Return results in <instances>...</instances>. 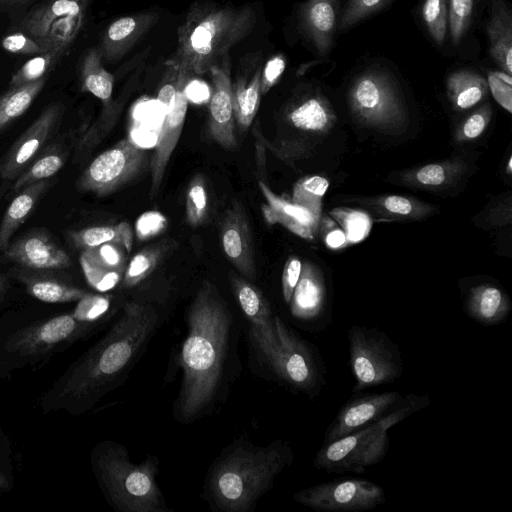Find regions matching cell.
Wrapping results in <instances>:
<instances>
[{"label": "cell", "instance_id": "1", "mask_svg": "<svg viewBox=\"0 0 512 512\" xmlns=\"http://www.w3.org/2000/svg\"><path fill=\"white\" fill-rule=\"evenodd\" d=\"M187 334L179 353L182 384L174 416L191 423L209 413L220 399L231 352L234 318L210 281H203L187 312Z\"/></svg>", "mask_w": 512, "mask_h": 512}, {"label": "cell", "instance_id": "2", "mask_svg": "<svg viewBox=\"0 0 512 512\" xmlns=\"http://www.w3.org/2000/svg\"><path fill=\"white\" fill-rule=\"evenodd\" d=\"M161 320L159 309L152 304L127 300L121 317L69 375L61 395L92 406L124 379Z\"/></svg>", "mask_w": 512, "mask_h": 512}, {"label": "cell", "instance_id": "3", "mask_svg": "<svg viewBox=\"0 0 512 512\" xmlns=\"http://www.w3.org/2000/svg\"><path fill=\"white\" fill-rule=\"evenodd\" d=\"M293 460L292 448L281 439L265 446L245 440L234 442L211 465L204 499L219 511L250 512Z\"/></svg>", "mask_w": 512, "mask_h": 512}, {"label": "cell", "instance_id": "4", "mask_svg": "<svg viewBox=\"0 0 512 512\" xmlns=\"http://www.w3.org/2000/svg\"><path fill=\"white\" fill-rule=\"evenodd\" d=\"M255 25L251 6L195 2L178 28L177 49L171 58L190 76L208 73Z\"/></svg>", "mask_w": 512, "mask_h": 512}, {"label": "cell", "instance_id": "5", "mask_svg": "<svg viewBox=\"0 0 512 512\" xmlns=\"http://www.w3.org/2000/svg\"><path fill=\"white\" fill-rule=\"evenodd\" d=\"M93 468L113 508L120 512H170L157 483L158 458L130 461L123 445L105 441L95 447Z\"/></svg>", "mask_w": 512, "mask_h": 512}, {"label": "cell", "instance_id": "6", "mask_svg": "<svg viewBox=\"0 0 512 512\" xmlns=\"http://www.w3.org/2000/svg\"><path fill=\"white\" fill-rule=\"evenodd\" d=\"M428 395L409 394L407 401L383 419L329 443L316 453L312 465L327 473H363L381 462L389 450L388 430L427 407Z\"/></svg>", "mask_w": 512, "mask_h": 512}, {"label": "cell", "instance_id": "7", "mask_svg": "<svg viewBox=\"0 0 512 512\" xmlns=\"http://www.w3.org/2000/svg\"><path fill=\"white\" fill-rule=\"evenodd\" d=\"M347 338L354 393L393 383L401 377V352L385 332L376 327L352 325Z\"/></svg>", "mask_w": 512, "mask_h": 512}, {"label": "cell", "instance_id": "8", "mask_svg": "<svg viewBox=\"0 0 512 512\" xmlns=\"http://www.w3.org/2000/svg\"><path fill=\"white\" fill-rule=\"evenodd\" d=\"M279 345L268 362L291 390L314 399L326 384V369L317 348L275 316Z\"/></svg>", "mask_w": 512, "mask_h": 512}, {"label": "cell", "instance_id": "9", "mask_svg": "<svg viewBox=\"0 0 512 512\" xmlns=\"http://www.w3.org/2000/svg\"><path fill=\"white\" fill-rule=\"evenodd\" d=\"M348 101L354 118L365 126L396 129L406 123L403 100L388 75L367 71L351 85Z\"/></svg>", "mask_w": 512, "mask_h": 512}, {"label": "cell", "instance_id": "10", "mask_svg": "<svg viewBox=\"0 0 512 512\" xmlns=\"http://www.w3.org/2000/svg\"><path fill=\"white\" fill-rule=\"evenodd\" d=\"M151 157L130 137L99 154L76 182L81 192L106 196L138 178L150 168Z\"/></svg>", "mask_w": 512, "mask_h": 512}, {"label": "cell", "instance_id": "11", "mask_svg": "<svg viewBox=\"0 0 512 512\" xmlns=\"http://www.w3.org/2000/svg\"><path fill=\"white\" fill-rule=\"evenodd\" d=\"M293 499L308 508L326 512L366 511L383 505L380 485L364 478H341L299 490Z\"/></svg>", "mask_w": 512, "mask_h": 512}, {"label": "cell", "instance_id": "12", "mask_svg": "<svg viewBox=\"0 0 512 512\" xmlns=\"http://www.w3.org/2000/svg\"><path fill=\"white\" fill-rule=\"evenodd\" d=\"M63 112L60 102L45 107L1 159V180L14 181L38 157L58 128Z\"/></svg>", "mask_w": 512, "mask_h": 512}, {"label": "cell", "instance_id": "13", "mask_svg": "<svg viewBox=\"0 0 512 512\" xmlns=\"http://www.w3.org/2000/svg\"><path fill=\"white\" fill-rule=\"evenodd\" d=\"M398 391L359 394L344 403L326 429L324 443H329L371 425L401 407L408 399Z\"/></svg>", "mask_w": 512, "mask_h": 512}, {"label": "cell", "instance_id": "14", "mask_svg": "<svg viewBox=\"0 0 512 512\" xmlns=\"http://www.w3.org/2000/svg\"><path fill=\"white\" fill-rule=\"evenodd\" d=\"M229 279L233 295L248 322L250 337L268 363L279 345L270 304L261 290L248 279L234 273L230 274Z\"/></svg>", "mask_w": 512, "mask_h": 512}, {"label": "cell", "instance_id": "15", "mask_svg": "<svg viewBox=\"0 0 512 512\" xmlns=\"http://www.w3.org/2000/svg\"><path fill=\"white\" fill-rule=\"evenodd\" d=\"M213 82L209 100V132L212 139L228 151H236V123L232 97L230 59L226 55L209 71Z\"/></svg>", "mask_w": 512, "mask_h": 512}, {"label": "cell", "instance_id": "16", "mask_svg": "<svg viewBox=\"0 0 512 512\" xmlns=\"http://www.w3.org/2000/svg\"><path fill=\"white\" fill-rule=\"evenodd\" d=\"M191 77L192 76L179 69V82L175 99L171 109L166 114H164V119L157 135L155 150L150 161V198L157 196L169 160L182 134L188 107V99L185 95L184 89L187 81Z\"/></svg>", "mask_w": 512, "mask_h": 512}, {"label": "cell", "instance_id": "17", "mask_svg": "<svg viewBox=\"0 0 512 512\" xmlns=\"http://www.w3.org/2000/svg\"><path fill=\"white\" fill-rule=\"evenodd\" d=\"M220 245L240 275L253 282L257 275L253 237L245 208L238 200H234L224 214Z\"/></svg>", "mask_w": 512, "mask_h": 512}, {"label": "cell", "instance_id": "18", "mask_svg": "<svg viewBox=\"0 0 512 512\" xmlns=\"http://www.w3.org/2000/svg\"><path fill=\"white\" fill-rule=\"evenodd\" d=\"M8 262L31 271L63 270L72 265L69 254L45 229H33L10 243L3 252Z\"/></svg>", "mask_w": 512, "mask_h": 512}, {"label": "cell", "instance_id": "19", "mask_svg": "<svg viewBox=\"0 0 512 512\" xmlns=\"http://www.w3.org/2000/svg\"><path fill=\"white\" fill-rule=\"evenodd\" d=\"M87 329L71 314L55 316L20 330L7 342L6 348L21 355L48 352L57 344L71 340Z\"/></svg>", "mask_w": 512, "mask_h": 512}, {"label": "cell", "instance_id": "20", "mask_svg": "<svg viewBox=\"0 0 512 512\" xmlns=\"http://www.w3.org/2000/svg\"><path fill=\"white\" fill-rule=\"evenodd\" d=\"M327 300V287L320 268L305 261L288 304L292 316L303 322L317 321L327 309Z\"/></svg>", "mask_w": 512, "mask_h": 512}, {"label": "cell", "instance_id": "21", "mask_svg": "<svg viewBox=\"0 0 512 512\" xmlns=\"http://www.w3.org/2000/svg\"><path fill=\"white\" fill-rule=\"evenodd\" d=\"M258 185L266 200L261 209L267 223L281 224L304 239L314 238L320 217L307 208L276 195L263 181L259 180Z\"/></svg>", "mask_w": 512, "mask_h": 512}, {"label": "cell", "instance_id": "22", "mask_svg": "<svg viewBox=\"0 0 512 512\" xmlns=\"http://www.w3.org/2000/svg\"><path fill=\"white\" fill-rule=\"evenodd\" d=\"M155 12H141L113 21L105 30L99 50L108 62L121 59L155 25Z\"/></svg>", "mask_w": 512, "mask_h": 512}, {"label": "cell", "instance_id": "23", "mask_svg": "<svg viewBox=\"0 0 512 512\" xmlns=\"http://www.w3.org/2000/svg\"><path fill=\"white\" fill-rule=\"evenodd\" d=\"M285 117L291 127L312 137L325 136L337 121L329 101L320 93H310L294 101Z\"/></svg>", "mask_w": 512, "mask_h": 512}, {"label": "cell", "instance_id": "24", "mask_svg": "<svg viewBox=\"0 0 512 512\" xmlns=\"http://www.w3.org/2000/svg\"><path fill=\"white\" fill-rule=\"evenodd\" d=\"M463 308L472 320L490 327L506 320L511 311V301L505 290L484 282L468 288Z\"/></svg>", "mask_w": 512, "mask_h": 512}, {"label": "cell", "instance_id": "25", "mask_svg": "<svg viewBox=\"0 0 512 512\" xmlns=\"http://www.w3.org/2000/svg\"><path fill=\"white\" fill-rule=\"evenodd\" d=\"M339 0H307L300 10V25L318 54L325 56L337 27Z\"/></svg>", "mask_w": 512, "mask_h": 512}, {"label": "cell", "instance_id": "26", "mask_svg": "<svg viewBox=\"0 0 512 512\" xmlns=\"http://www.w3.org/2000/svg\"><path fill=\"white\" fill-rule=\"evenodd\" d=\"M89 0H46L28 12L17 26L18 31L33 37H44L61 20L84 19Z\"/></svg>", "mask_w": 512, "mask_h": 512}, {"label": "cell", "instance_id": "27", "mask_svg": "<svg viewBox=\"0 0 512 512\" xmlns=\"http://www.w3.org/2000/svg\"><path fill=\"white\" fill-rule=\"evenodd\" d=\"M489 52L502 71L512 72V14L503 0H490L486 25Z\"/></svg>", "mask_w": 512, "mask_h": 512}, {"label": "cell", "instance_id": "28", "mask_svg": "<svg viewBox=\"0 0 512 512\" xmlns=\"http://www.w3.org/2000/svg\"><path fill=\"white\" fill-rule=\"evenodd\" d=\"M50 179L31 184L19 192L7 207L0 224V252L11 243L13 234L28 219L36 204L49 189Z\"/></svg>", "mask_w": 512, "mask_h": 512}, {"label": "cell", "instance_id": "29", "mask_svg": "<svg viewBox=\"0 0 512 512\" xmlns=\"http://www.w3.org/2000/svg\"><path fill=\"white\" fill-rule=\"evenodd\" d=\"M466 169V164L460 159L430 163L406 171L401 176V182L426 190L448 189L456 185Z\"/></svg>", "mask_w": 512, "mask_h": 512}, {"label": "cell", "instance_id": "30", "mask_svg": "<svg viewBox=\"0 0 512 512\" xmlns=\"http://www.w3.org/2000/svg\"><path fill=\"white\" fill-rule=\"evenodd\" d=\"M377 218L385 220H420L434 212V207L402 195H381L356 200Z\"/></svg>", "mask_w": 512, "mask_h": 512}, {"label": "cell", "instance_id": "31", "mask_svg": "<svg viewBox=\"0 0 512 512\" xmlns=\"http://www.w3.org/2000/svg\"><path fill=\"white\" fill-rule=\"evenodd\" d=\"M15 277L23 283L27 292L46 303H67L80 300L88 292L68 282L46 274L17 271Z\"/></svg>", "mask_w": 512, "mask_h": 512}, {"label": "cell", "instance_id": "32", "mask_svg": "<svg viewBox=\"0 0 512 512\" xmlns=\"http://www.w3.org/2000/svg\"><path fill=\"white\" fill-rule=\"evenodd\" d=\"M261 66L250 75H243L232 83L235 123L240 131L253 122L261 101Z\"/></svg>", "mask_w": 512, "mask_h": 512}, {"label": "cell", "instance_id": "33", "mask_svg": "<svg viewBox=\"0 0 512 512\" xmlns=\"http://www.w3.org/2000/svg\"><path fill=\"white\" fill-rule=\"evenodd\" d=\"M173 239H163L138 251L127 264L122 288L133 289L146 281L165 257L176 247Z\"/></svg>", "mask_w": 512, "mask_h": 512}, {"label": "cell", "instance_id": "34", "mask_svg": "<svg viewBox=\"0 0 512 512\" xmlns=\"http://www.w3.org/2000/svg\"><path fill=\"white\" fill-rule=\"evenodd\" d=\"M447 95L455 110L472 108L482 101L488 92L487 81L478 73L459 70L449 75L446 82Z\"/></svg>", "mask_w": 512, "mask_h": 512}, {"label": "cell", "instance_id": "35", "mask_svg": "<svg viewBox=\"0 0 512 512\" xmlns=\"http://www.w3.org/2000/svg\"><path fill=\"white\" fill-rule=\"evenodd\" d=\"M99 48L89 49L80 65L81 90L89 92L108 105L111 102L114 77L108 72L102 62Z\"/></svg>", "mask_w": 512, "mask_h": 512}, {"label": "cell", "instance_id": "36", "mask_svg": "<svg viewBox=\"0 0 512 512\" xmlns=\"http://www.w3.org/2000/svg\"><path fill=\"white\" fill-rule=\"evenodd\" d=\"M68 151L59 144L45 148L38 157L14 180L11 185L12 192H19L23 188L39 181L50 179L65 165Z\"/></svg>", "mask_w": 512, "mask_h": 512}, {"label": "cell", "instance_id": "37", "mask_svg": "<svg viewBox=\"0 0 512 512\" xmlns=\"http://www.w3.org/2000/svg\"><path fill=\"white\" fill-rule=\"evenodd\" d=\"M69 239L82 251L105 243H119L129 253L133 245V231L127 222H120L116 225L91 226L70 231Z\"/></svg>", "mask_w": 512, "mask_h": 512}, {"label": "cell", "instance_id": "38", "mask_svg": "<svg viewBox=\"0 0 512 512\" xmlns=\"http://www.w3.org/2000/svg\"><path fill=\"white\" fill-rule=\"evenodd\" d=\"M47 77L9 89L0 97V131L22 116L42 91Z\"/></svg>", "mask_w": 512, "mask_h": 512}, {"label": "cell", "instance_id": "39", "mask_svg": "<svg viewBox=\"0 0 512 512\" xmlns=\"http://www.w3.org/2000/svg\"><path fill=\"white\" fill-rule=\"evenodd\" d=\"M72 43L71 41L61 43L48 52L29 59L13 74L9 87L20 86L46 77V73L57 64Z\"/></svg>", "mask_w": 512, "mask_h": 512}, {"label": "cell", "instance_id": "40", "mask_svg": "<svg viewBox=\"0 0 512 512\" xmlns=\"http://www.w3.org/2000/svg\"><path fill=\"white\" fill-rule=\"evenodd\" d=\"M121 107L122 101L110 102L108 105H104L99 118L79 139L74 153L75 162L80 161L89 154L101 142L103 137L109 133L118 118Z\"/></svg>", "mask_w": 512, "mask_h": 512}, {"label": "cell", "instance_id": "41", "mask_svg": "<svg viewBox=\"0 0 512 512\" xmlns=\"http://www.w3.org/2000/svg\"><path fill=\"white\" fill-rule=\"evenodd\" d=\"M329 187V181L321 176H309L300 179L293 188L292 202L321 215L322 198Z\"/></svg>", "mask_w": 512, "mask_h": 512}, {"label": "cell", "instance_id": "42", "mask_svg": "<svg viewBox=\"0 0 512 512\" xmlns=\"http://www.w3.org/2000/svg\"><path fill=\"white\" fill-rule=\"evenodd\" d=\"M330 214L344 231L347 245L360 242L368 236L372 225L368 213L340 207L333 209Z\"/></svg>", "mask_w": 512, "mask_h": 512}, {"label": "cell", "instance_id": "43", "mask_svg": "<svg viewBox=\"0 0 512 512\" xmlns=\"http://www.w3.org/2000/svg\"><path fill=\"white\" fill-rule=\"evenodd\" d=\"M128 251L119 243H105L81 252V257L88 262L124 275Z\"/></svg>", "mask_w": 512, "mask_h": 512}, {"label": "cell", "instance_id": "44", "mask_svg": "<svg viewBox=\"0 0 512 512\" xmlns=\"http://www.w3.org/2000/svg\"><path fill=\"white\" fill-rule=\"evenodd\" d=\"M422 17L432 39L442 46L448 29V0H425Z\"/></svg>", "mask_w": 512, "mask_h": 512}, {"label": "cell", "instance_id": "45", "mask_svg": "<svg viewBox=\"0 0 512 512\" xmlns=\"http://www.w3.org/2000/svg\"><path fill=\"white\" fill-rule=\"evenodd\" d=\"M208 211L206 182L202 175H196L190 182L186 195V217L193 226L201 225Z\"/></svg>", "mask_w": 512, "mask_h": 512}, {"label": "cell", "instance_id": "46", "mask_svg": "<svg viewBox=\"0 0 512 512\" xmlns=\"http://www.w3.org/2000/svg\"><path fill=\"white\" fill-rule=\"evenodd\" d=\"M474 0H448V28L454 46H458L470 26Z\"/></svg>", "mask_w": 512, "mask_h": 512}, {"label": "cell", "instance_id": "47", "mask_svg": "<svg viewBox=\"0 0 512 512\" xmlns=\"http://www.w3.org/2000/svg\"><path fill=\"white\" fill-rule=\"evenodd\" d=\"M110 304L111 300L107 295L87 293L78 300L72 315L78 322L89 328L92 323L100 320L106 314Z\"/></svg>", "mask_w": 512, "mask_h": 512}, {"label": "cell", "instance_id": "48", "mask_svg": "<svg viewBox=\"0 0 512 512\" xmlns=\"http://www.w3.org/2000/svg\"><path fill=\"white\" fill-rule=\"evenodd\" d=\"M391 0H349L338 22L344 31L384 7Z\"/></svg>", "mask_w": 512, "mask_h": 512}, {"label": "cell", "instance_id": "49", "mask_svg": "<svg viewBox=\"0 0 512 512\" xmlns=\"http://www.w3.org/2000/svg\"><path fill=\"white\" fill-rule=\"evenodd\" d=\"M492 110L489 103L474 111L458 128L455 139L457 142L473 141L479 138L489 125Z\"/></svg>", "mask_w": 512, "mask_h": 512}, {"label": "cell", "instance_id": "50", "mask_svg": "<svg viewBox=\"0 0 512 512\" xmlns=\"http://www.w3.org/2000/svg\"><path fill=\"white\" fill-rule=\"evenodd\" d=\"M79 262L87 283L99 292H106L116 287L123 274L100 268L80 256Z\"/></svg>", "mask_w": 512, "mask_h": 512}, {"label": "cell", "instance_id": "51", "mask_svg": "<svg viewBox=\"0 0 512 512\" xmlns=\"http://www.w3.org/2000/svg\"><path fill=\"white\" fill-rule=\"evenodd\" d=\"M178 82L179 66L176 61H174L172 58H169L166 61L165 71L163 73L157 94V102L163 112V115L166 114L173 105Z\"/></svg>", "mask_w": 512, "mask_h": 512}, {"label": "cell", "instance_id": "52", "mask_svg": "<svg viewBox=\"0 0 512 512\" xmlns=\"http://www.w3.org/2000/svg\"><path fill=\"white\" fill-rule=\"evenodd\" d=\"M488 86L494 99L509 113L512 112V78L504 71L490 72Z\"/></svg>", "mask_w": 512, "mask_h": 512}, {"label": "cell", "instance_id": "53", "mask_svg": "<svg viewBox=\"0 0 512 512\" xmlns=\"http://www.w3.org/2000/svg\"><path fill=\"white\" fill-rule=\"evenodd\" d=\"M166 218L157 211L142 214L136 222V235L141 240L154 237L166 227Z\"/></svg>", "mask_w": 512, "mask_h": 512}, {"label": "cell", "instance_id": "54", "mask_svg": "<svg viewBox=\"0 0 512 512\" xmlns=\"http://www.w3.org/2000/svg\"><path fill=\"white\" fill-rule=\"evenodd\" d=\"M302 270V262L296 256H290L284 265L282 273V293L283 298L288 305L295 286L299 280Z\"/></svg>", "mask_w": 512, "mask_h": 512}, {"label": "cell", "instance_id": "55", "mask_svg": "<svg viewBox=\"0 0 512 512\" xmlns=\"http://www.w3.org/2000/svg\"><path fill=\"white\" fill-rule=\"evenodd\" d=\"M286 67L283 55L271 57L261 72V93H267L280 79Z\"/></svg>", "mask_w": 512, "mask_h": 512}, {"label": "cell", "instance_id": "56", "mask_svg": "<svg viewBox=\"0 0 512 512\" xmlns=\"http://www.w3.org/2000/svg\"><path fill=\"white\" fill-rule=\"evenodd\" d=\"M324 242L331 249H340L347 245L344 231L331 219L324 218L319 223Z\"/></svg>", "mask_w": 512, "mask_h": 512}, {"label": "cell", "instance_id": "57", "mask_svg": "<svg viewBox=\"0 0 512 512\" xmlns=\"http://www.w3.org/2000/svg\"><path fill=\"white\" fill-rule=\"evenodd\" d=\"M185 95L188 102L195 104L207 103L211 97V89L204 81L192 76L185 85Z\"/></svg>", "mask_w": 512, "mask_h": 512}, {"label": "cell", "instance_id": "58", "mask_svg": "<svg viewBox=\"0 0 512 512\" xmlns=\"http://www.w3.org/2000/svg\"><path fill=\"white\" fill-rule=\"evenodd\" d=\"M31 0H0V12L24 5Z\"/></svg>", "mask_w": 512, "mask_h": 512}, {"label": "cell", "instance_id": "59", "mask_svg": "<svg viewBox=\"0 0 512 512\" xmlns=\"http://www.w3.org/2000/svg\"><path fill=\"white\" fill-rule=\"evenodd\" d=\"M8 287L9 283L7 278L3 274H0V295H3L8 290Z\"/></svg>", "mask_w": 512, "mask_h": 512}, {"label": "cell", "instance_id": "60", "mask_svg": "<svg viewBox=\"0 0 512 512\" xmlns=\"http://www.w3.org/2000/svg\"><path fill=\"white\" fill-rule=\"evenodd\" d=\"M512 172V158H509L508 165H507V173L511 174Z\"/></svg>", "mask_w": 512, "mask_h": 512}, {"label": "cell", "instance_id": "61", "mask_svg": "<svg viewBox=\"0 0 512 512\" xmlns=\"http://www.w3.org/2000/svg\"><path fill=\"white\" fill-rule=\"evenodd\" d=\"M2 481H3V479H2V478H1V476H0V486H1Z\"/></svg>", "mask_w": 512, "mask_h": 512}, {"label": "cell", "instance_id": "62", "mask_svg": "<svg viewBox=\"0 0 512 512\" xmlns=\"http://www.w3.org/2000/svg\"><path fill=\"white\" fill-rule=\"evenodd\" d=\"M0 296H2V295H0Z\"/></svg>", "mask_w": 512, "mask_h": 512}]
</instances>
